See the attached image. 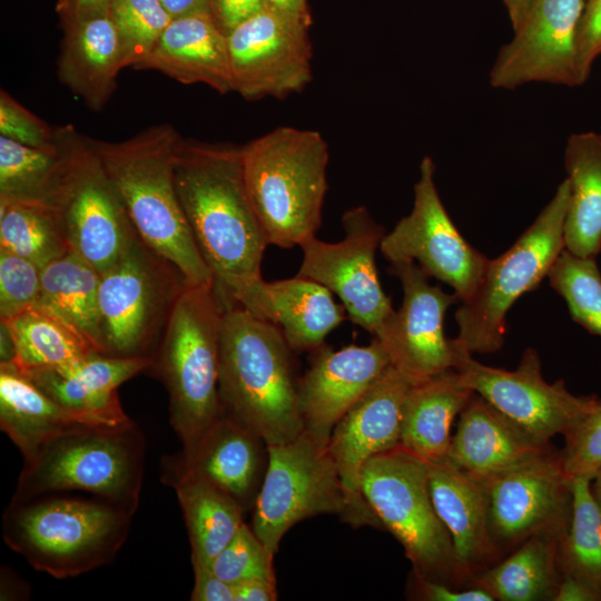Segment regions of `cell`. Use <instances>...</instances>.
Returning <instances> with one entry per match:
<instances>
[{"instance_id": "cell-1", "label": "cell", "mask_w": 601, "mask_h": 601, "mask_svg": "<svg viewBox=\"0 0 601 601\" xmlns=\"http://www.w3.org/2000/svg\"><path fill=\"white\" fill-rule=\"evenodd\" d=\"M177 193L197 246L225 306L260 280L269 245L245 183L242 147L180 138Z\"/></svg>"}, {"instance_id": "cell-2", "label": "cell", "mask_w": 601, "mask_h": 601, "mask_svg": "<svg viewBox=\"0 0 601 601\" xmlns=\"http://www.w3.org/2000/svg\"><path fill=\"white\" fill-rule=\"evenodd\" d=\"M292 348L282 331L239 305L224 306L218 394L223 412L267 445L303 431Z\"/></svg>"}, {"instance_id": "cell-3", "label": "cell", "mask_w": 601, "mask_h": 601, "mask_svg": "<svg viewBox=\"0 0 601 601\" xmlns=\"http://www.w3.org/2000/svg\"><path fill=\"white\" fill-rule=\"evenodd\" d=\"M180 136L169 124L122 141L91 139L139 237L193 284H214L184 213L175 183Z\"/></svg>"}, {"instance_id": "cell-4", "label": "cell", "mask_w": 601, "mask_h": 601, "mask_svg": "<svg viewBox=\"0 0 601 601\" xmlns=\"http://www.w3.org/2000/svg\"><path fill=\"white\" fill-rule=\"evenodd\" d=\"M132 512L108 500L45 493L13 499L3 513V540L36 570L58 579L112 562L128 536Z\"/></svg>"}, {"instance_id": "cell-5", "label": "cell", "mask_w": 601, "mask_h": 601, "mask_svg": "<svg viewBox=\"0 0 601 601\" xmlns=\"http://www.w3.org/2000/svg\"><path fill=\"white\" fill-rule=\"evenodd\" d=\"M224 306L214 284L187 282L147 371L165 385L170 424L188 457L223 414L218 394Z\"/></svg>"}, {"instance_id": "cell-6", "label": "cell", "mask_w": 601, "mask_h": 601, "mask_svg": "<svg viewBox=\"0 0 601 601\" xmlns=\"http://www.w3.org/2000/svg\"><path fill=\"white\" fill-rule=\"evenodd\" d=\"M253 207L268 244L315 236L327 191L328 146L316 130L279 127L242 147Z\"/></svg>"}, {"instance_id": "cell-7", "label": "cell", "mask_w": 601, "mask_h": 601, "mask_svg": "<svg viewBox=\"0 0 601 601\" xmlns=\"http://www.w3.org/2000/svg\"><path fill=\"white\" fill-rule=\"evenodd\" d=\"M145 461L142 433L132 421L66 430L23 457L13 499L83 492L135 513Z\"/></svg>"}, {"instance_id": "cell-8", "label": "cell", "mask_w": 601, "mask_h": 601, "mask_svg": "<svg viewBox=\"0 0 601 601\" xmlns=\"http://www.w3.org/2000/svg\"><path fill=\"white\" fill-rule=\"evenodd\" d=\"M361 493L412 563V574L454 587L471 585L428 486V464L401 445L370 459Z\"/></svg>"}, {"instance_id": "cell-9", "label": "cell", "mask_w": 601, "mask_h": 601, "mask_svg": "<svg viewBox=\"0 0 601 601\" xmlns=\"http://www.w3.org/2000/svg\"><path fill=\"white\" fill-rule=\"evenodd\" d=\"M570 184L564 179L534 221L502 255L489 259L474 294L457 308L455 342L480 354L497 352L506 334V314L525 293L538 288L564 249Z\"/></svg>"}, {"instance_id": "cell-10", "label": "cell", "mask_w": 601, "mask_h": 601, "mask_svg": "<svg viewBox=\"0 0 601 601\" xmlns=\"http://www.w3.org/2000/svg\"><path fill=\"white\" fill-rule=\"evenodd\" d=\"M187 282L137 235L124 255L100 273V353L151 357Z\"/></svg>"}, {"instance_id": "cell-11", "label": "cell", "mask_w": 601, "mask_h": 601, "mask_svg": "<svg viewBox=\"0 0 601 601\" xmlns=\"http://www.w3.org/2000/svg\"><path fill=\"white\" fill-rule=\"evenodd\" d=\"M267 469L250 526L273 555L286 532L305 519L335 514L356 526L327 446L303 431L292 441L267 445Z\"/></svg>"}, {"instance_id": "cell-12", "label": "cell", "mask_w": 601, "mask_h": 601, "mask_svg": "<svg viewBox=\"0 0 601 601\" xmlns=\"http://www.w3.org/2000/svg\"><path fill=\"white\" fill-rule=\"evenodd\" d=\"M482 482L490 535L504 558L531 536L562 539L572 518V481L552 444L531 459ZM502 558V559H503Z\"/></svg>"}, {"instance_id": "cell-13", "label": "cell", "mask_w": 601, "mask_h": 601, "mask_svg": "<svg viewBox=\"0 0 601 601\" xmlns=\"http://www.w3.org/2000/svg\"><path fill=\"white\" fill-rule=\"evenodd\" d=\"M71 250L99 273L114 265L138 235L91 138L76 128L67 175L56 199Z\"/></svg>"}, {"instance_id": "cell-14", "label": "cell", "mask_w": 601, "mask_h": 601, "mask_svg": "<svg viewBox=\"0 0 601 601\" xmlns=\"http://www.w3.org/2000/svg\"><path fill=\"white\" fill-rule=\"evenodd\" d=\"M454 367L462 383L509 416L535 439L551 443L568 434L593 408L595 395L572 394L563 380L549 383L539 353L528 347L518 367L508 371L477 362L453 338Z\"/></svg>"}, {"instance_id": "cell-15", "label": "cell", "mask_w": 601, "mask_h": 601, "mask_svg": "<svg viewBox=\"0 0 601 601\" xmlns=\"http://www.w3.org/2000/svg\"><path fill=\"white\" fill-rule=\"evenodd\" d=\"M434 173L433 160L425 156L414 186L413 209L384 235L380 249L390 263L415 262L465 302L476 290L489 258L459 233L439 196Z\"/></svg>"}, {"instance_id": "cell-16", "label": "cell", "mask_w": 601, "mask_h": 601, "mask_svg": "<svg viewBox=\"0 0 601 601\" xmlns=\"http://www.w3.org/2000/svg\"><path fill=\"white\" fill-rule=\"evenodd\" d=\"M342 224L345 236L341 242L326 243L313 236L299 245L303 262L297 275L329 289L341 299L348 318L374 336L394 313L375 264L384 228L363 206L345 211Z\"/></svg>"}, {"instance_id": "cell-17", "label": "cell", "mask_w": 601, "mask_h": 601, "mask_svg": "<svg viewBox=\"0 0 601 601\" xmlns=\"http://www.w3.org/2000/svg\"><path fill=\"white\" fill-rule=\"evenodd\" d=\"M233 91L284 98L312 80L308 28L266 8L227 33Z\"/></svg>"}, {"instance_id": "cell-18", "label": "cell", "mask_w": 601, "mask_h": 601, "mask_svg": "<svg viewBox=\"0 0 601 601\" xmlns=\"http://www.w3.org/2000/svg\"><path fill=\"white\" fill-rule=\"evenodd\" d=\"M390 273L403 288V303L374 335L386 348L391 365L412 384L452 370L453 339L444 333V318L459 296L430 284V276L413 260L391 263Z\"/></svg>"}, {"instance_id": "cell-19", "label": "cell", "mask_w": 601, "mask_h": 601, "mask_svg": "<svg viewBox=\"0 0 601 601\" xmlns=\"http://www.w3.org/2000/svg\"><path fill=\"white\" fill-rule=\"evenodd\" d=\"M411 385L391 365L332 432L327 449L356 526L383 528L361 493V475L370 459L400 445L403 404Z\"/></svg>"}, {"instance_id": "cell-20", "label": "cell", "mask_w": 601, "mask_h": 601, "mask_svg": "<svg viewBox=\"0 0 601 601\" xmlns=\"http://www.w3.org/2000/svg\"><path fill=\"white\" fill-rule=\"evenodd\" d=\"M584 0H532L501 48L490 72L495 88L513 89L532 81L580 86L577 31Z\"/></svg>"}, {"instance_id": "cell-21", "label": "cell", "mask_w": 601, "mask_h": 601, "mask_svg": "<svg viewBox=\"0 0 601 601\" xmlns=\"http://www.w3.org/2000/svg\"><path fill=\"white\" fill-rule=\"evenodd\" d=\"M311 367L297 383L304 431L327 446L339 420L374 386L391 366L388 353L374 337L371 344L341 349H314Z\"/></svg>"}, {"instance_id": "cell-22", "label": "cell", "mask_w": 601, "mask_h": 601, "mask_svg": "<svg viewBox=\"0 0 601 601\" xmlns=\"http://www.w3.org/2000/svg\"><path fill=\"white\" fill-rule=\"evenodd\" d=\"M254 316L275 324L292 351H314L345 319V308L322 284L295 276L265 282L263 278L234 299Z\"/></svg>"}, {"instance_id": "cell-23", "label": "cell", "mask_w": 601, "mask_h": 601, "mask_svg": "<svg viewBox=\"0 0 601 601\" xmlns=\"http://www.w3.org/2000/svg\"><path fill=\"white\" fill-rule=\"evenodd\" d=\"M550 445L474 392L459 414L447 461L473 479L484 481Z\"/></svg>"}, {"instance_id": "cell-24", "label": "cell", "mask_w": 601, "mask_h": 601, "mask_svg": "<svg viewBox=\"0 0 601 601\" xmlns=\"http://www.w3.org/2000/svg\"><path fill=\"white\" fill-rule=\"evenodd\" d=\"M168 459L215 484L247 512L260 491L268 450L260 436L223 412L191 455Z\"/></svg>"}, {"instance_id": "cell-25", "label": "cell", "mask_w": 601, "mask_h": 601, "mask_svg": "<svg viewBox=\"0 0 601 601\" xmlns=\"http://www.w3.org/2000/svg\"><path fill=\"white\" fill-rule=\"evenodd\" d=\"M151 361V357H116L97 353L66 370L21 372L16 368L61 406L104 425H120L131 420L122 410L117 388L147 371Z\"/></svg>"}, {"instance_id": "cell-26", "label": "cell", "mask_w": 601, "mask_h": 601, "mask_svg": "<svg viewBox=\"0 0 601 601\" xmlns=\"http://www.w3.org/2000/svg\"><path fill=\"white\" fill-rule=\"evenodd\" d=\"M428 486L456 556L471 579L499 562L503 556L490 535L487 497L482 482L445 460L428 464Z\"/></svg>"}, {"instance_id": "cell-27", "label": "cell", "mask_w": 601, "mask_h": 601, "mask_svg": "<svg viewBox=\"0 0 601 601\" xmlns=\"http://www.w3.org/2000/svg\"><path fill=\"white\" fill-rule=\"evenodd\" d=\"M138 69L158 70L186 83L233 91L227 33L210 13L174 18Z\"/></svg>"}, {"instance_id": "cell-28", "label": "cell", "mask_w": 601, "mask_h": 601, "mask_svg": "<svg viewBox=\"0 0 601 601\" xmlns=\"http://www.w3.org/2000/svg\"><path fill=\"white\" fill-rule=\"evenodd\" d=\"M125 52L108 11L68 20L58 59V77L92 110L111 97Z\"/></svg>"}, {"instance_id": "cell-29", "label": "cell", "mask_w": 601, "mask_h": 601, "mask_svg": "<svg viewBox=\"0 0 601 601\" xmlns=\"http://www.w3.org/2000/svg\"><path fill=\"white\" fill-rule=\"evenodd\" d=\"M162 466V480L174 487L184 515L191 565L210 566L213 559L245 523V510L215 484L168 457Z\"/></svg>"}, {"instance_id": "cell-30", "label": "cell", "mask_w": 601, "mask_h": 601, "mask_svg": "<svg viewBox=\"0 0 601 601\" xmlns=\"http://www.w3.org/2000/svg\"><path fill=\"white\" fill-rule=\"evenodd\" d=\"M473 393L453 368L412 384L403 404L400 445L428 464L447 460L453 423Z\"/></svg>"}, {"instance_id": "cell-31", "label": "cell", "mask_w": 601, "mask_h": 601, "mask_svg": "<svg viewBox=\"0 0 601 601\" xmlns=\"http://www.w3.org/2000/svg\"><path fill=\"white\" fill-rule=\"evenodd\" d=\"M79 425L104 424L61 406L14 365L0 364V426L23 457L48 439Z\"/></svg>"}, {"instance_id": "cell-32", "label": "cell", "mask_w": 601, "mask_h": 601, "mask_svg": "<svg viewBox=\"0 0 601 601\" xmlns=\"http://www.w3.org/2000/svg\"><path fill=\"white\" fill-rule=\"evenodd\" d=\"M565 169L570 200L564 223V248L581 257L601 250V134L569 137Z\"/></svg>"}, {"instance_id": "cell-33", "label": "cell", "mask_w": 601, "mask_h": 601, "mask_svg": "<svg viewBox=\"0 0 601 601\" xmlns=\"http://www.w3.org/2000/svg\"><path fill=\"white\" fill-rule=\"evenodd\" d=\"M560 538L534 535L471 581L493 601H554L561 580L558 564Z\"/></svg>"}, {"instance_id": "cell-34", "label": "cell", "mask_w": 601, "mask_h": 601, "mask_svg": "<svg viewBox=\"0 0 601 601\" xmlns=\"http://www.w3.org/2000/svg\"><path fill=\"white\" fill-rule=\"evenodd\" d=\"M75 127H57L55 145L31 147L0 136V198L55 206L70 160Z\"/></svg>"}, {"instance_id": "cell-35", "label": "cell", "mask_w": 601, "mask_h": 601, "mask_svg": "<svg viewBox=\"0 0 601 601\" xmlns=\"http://www.w3.org/2000/svg\"><path fill=\"white\" fill-rule=\"evenodd\" d=\"M100 273L70 250L41 268L40 306L66 322L100 353Z\"/></svg>"}, {"instance_id": "cell-36", "label": "cell", "mask_w": 601, "mask_h": 601, "mask_svg": "<svg viewBox=\"0 0 601 601\" xmlns=\"http://www.w3.org/2000/svg\"><path fill=\"white\" fill-rule=\"evenodd\" d=\"M0 322L13 343L10 364L21 372L66 370L98 353L76 329L40 306Z\"/></svg>"}, {"instance_id": "cell-37", "label": "cell", "mask_w": 601, "mask_h": 601, "mask_svg": "<svg viewBox=\"0 0 601 601\" xmlns=\"http://www.w3.org/2000/svg\"><path fill=\"white\" fill-rule=\"evenodd\" d=\"M0 249L42 268L71 247L56 206L0 198Z\"/></svg>"}, {"instance_id": "cell-38", "label": "cell", "mask_w": 601, "mask_h": 601, "mask_svg": "<svg viewBox=\"0 0 601 601\" xmlns=\"http://www.w3.org/2000/svg\"><path fill=\"white\" fill-rule=\"evenodd\" d=\"M572 495L570 526L559 542V569L561 575L578 580L601 601V509L590 480H572Z\"/></svg>"}, {"instance_id": "cell-39", "label": "cell", "mask_w": 601, "mask_h": 601, "mask_svg": "<svg viewBox=\"0 0 601 601\" xmlns=\"http://www.w3.org/2000/svg\"><path fill=\"white\" fill-rule=\"evenodd\" d=\"M595 258L577 256L564 248L546 277L565 300L572 319L601 336V273Z\"/></svg>"}, {"instance_id": "cell-40", "label": "cell", "mask_w": 601, "mask_h": 601, "mask_svg": "<svg viewBox=\"0 0 601 601\" xmlns=\"http://www.w3.org/2000/svg\"><path fill=\"white\" fill-rule=\"evenodd\" d=\"M108 13L121 39L126 67L137 69L173 19L160 0H110Z\"/></svg>"}, {"instance_id": "cell-41", "label": "cell", "mask_w": 601, "mask_h": 601, "mask_svg": "<svg viewBox=\"0 0 601 601\" xmlns=\"http://www.w3.org/2000/svg\"><path fill=\"white\" fill-rule=\"evenodd\" d=\"M274 556L252 526L244 523L213 559L210 568L219 578L231 584L252 579L276 582Z\"/></svg>"}, {"instance_id": "cell-42", "label": "cell", "mask_w": 601, "mask_h": 601, "mask_svg": "<svg viewBox=\"0 0 601 601\" xmlns=\"http://www.w3.org/2000/svg\"><path fill=\"white\" fill-rule=\"evenodd\" d=\"M41 268L27 258L0 249V321L39 303Z\"/></svg>"}, {"instance_id": "cell-43", "label": "cell", "mask_w": 601, "mask_h": 601, "mask_svg": "<svg viewBox=\"0 0 601 601\" xmlns=\"http://www.w3.org/2000/svg\"><path fill=\"white\" fill-rule=\"evenodd\" d=\"M561 456L571 481H592L601 470V398L598 397L593 408L564 435Z\"/></svg>"}, {"instance_id": "cell-44", "label": "cell", "mask_w": 601, "mask_h": 601, "mask_svg": "<svg viewBox=\"0 0 601 601\" xmlns=\"http://www.w3.org/2000/svg\"><path fill=\"white\" fill-rule=\"evenodd\" d=\"M57 127H51L27 109L6 90L0 91V134L31 147L52 146L57 139Z\"/></svg>"}, {"instance_id": "cell-45", "label": "cell", "mask_w": 601, "mask_h": 601, "mask_svg": "<svg viewBox=\"0 0 601 601\" xmlns=\"http://www.w3.org/2000/svg\"><path fill=\"white\" fill-rule=\"evenodd\" d=\"M601 55V0H591L583 11L577 31V69L582 85L592 63Z\"/></svg>"}, {"instance_id": "cell-46", "label": "cell", "mask_w": 601, "mask_h": 601, "mask_svg": "<svg viewBox=\"0 0 601 601\" xmlns=\"http://www.w3.org/2000/svg\"><path fill=\"white\" fill-rule=\"evenodd\" d=\"M408 597L422 601H493L484 590L475 587H454L411 574Z\"/></svg>"}, {"instance_id": "cell-47", "label": "cell", "mask_w": 601, "mask_h": 601, "mask_svg": "<svg viewBox=\"0 0 601 601\" xmlns=\"http://www.w3.org/2000/svg\"><path fill=\"white\" fill-rule=\"evenodd\" d=\"M266 8L267 0H210V13L226 33Z\"/></svg>"}, {"instance_id": "cell-48", "label": "cell", "mask_w": 601, "mask_h": 601, "mask_svg": "<svg viewBox=\"0 0 601 601\" xmlns=\"http://www.w3.org/2000/svg\"><path fill=\"white\" fill-rule=\"evenodd\" d=\"M193 601H235V585L219 578L210 566L193 568Z\"/></svg>"}, {"instance_id": "cell-49", "label": "cell", "mask_w": 601, "mask_h": 601, "mask_svg": "<svg viewBox=\"0 0 601 601\" xmlns=\"http://www.w3.org/2000/svg\"><path fill=\"white\" fill-rule=\"evenodd\" d=\"M235 585V601H275L277 599L276 582L252 579Z\"/></svg>"}, {"instance_id": "cell-50", "label": "cell", "mask_w": 601, "mask_h": 601, "mask_svg": "<svg viewBox=\"0 0 601 601\" xmlns=\"http://www.w3.org/2000/svg\"><path fill=\"white\" fill-rule=\"evenodd\" d=\"M268 8L280 16L309 28L307 0H267Z\"/></svg>"}, {"instance_id": "cell-51", "label": "cell", "mask_w": 601, "mask_h": 601, "mask_svg": "<svg viewBox=\"0 0 601 601\" xmlns=\"http://www.w3.org/2000/svg\"><path fill=\"white\" fill-rule=\"evenodd\" d=\"M554 601H597L592 592L578 580L561 575Z\"/></svg>"}, {"instance_id": "cell-52", "label": "cell", "mask_w": 601, "mask_h": 601, "mask_svg": "<svg viewBox=\"0 0 601 601\" xmlns=\"http://www.w3.org/2000/svg\"><path fill=\"white\" fill-rule=\"evenodd\" d=\"M161 3L173 19L196 13H210V0H161Z\"/></svg>"}, {"instance_id": "cell-53", "label": "cell", "mask_w": 601, "mask_h": 601, "mask_svg": "<svg viewBox=\"0 0 601 601\" xmlns=\"http://www.w3.org/2000/svg\"><path fill=\"white\" fill-rule=\"evenodd\" d=\"M110 0H70L66 8L69 19H77L108 11Z\"/></svg>"}, {"instance_id": "cell-54", "label": "cell", "mask_w": 601, "mask_h": 601, "mask_svg": "<svg viewBox=\"0 0 601 601\" xmlns=\"http://www.w3.org/2000/svg\"><path fill=\"white\" fill-rule=\"evenodd\" d=\"M505 2L509 7L510 16L515 28L522 20L532 0H505Z\"/></svg>"}, {"instance_id": "cell-55", "label": "cell", "mask_w": 601, "mask_h": 601, "mask_svg": "<svg viewBox=\"0 0 601 601\" xmlns=\"http://www.w3.org/2000/svg\"><path fill=\"white\" fill-rule=\"evenodd\" d=\"M591 491H592L595 502L601 509V470L597 473V475L591 481Z\"/></svg>"}, {"instance_id": "cell-56", "label": "cell", "mask_w": 601, "mask_h": 601, "mask_svg": "<svg viewBox=\"0 0 601 601\" xmlns=\"http://www.w3.org/2000/svg\"><path fill=\"white\" fill-rule=\"evenodd\" d=\"M161 1V0H160Z\"/></svg>"}]
</instances>
